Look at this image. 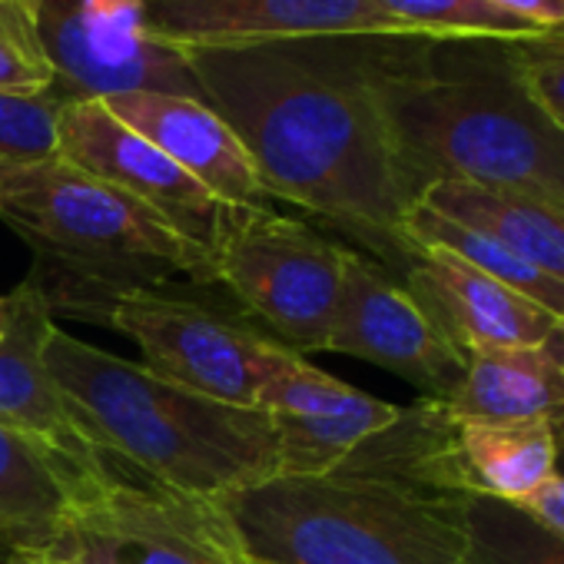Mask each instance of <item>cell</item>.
<instances>
[{
    "instance_id": "277c9868",
    "label": "cell",
    "mask_w": 564,
    "mask_h": 564,
    "mask_svg": "<svg viewBox=\"0 0 564 564\" xmlns=\"http://www.w3.org/2000/svg\"><path fill=\"white\" fill-rule=\"evenodd\" d=\"M259 564H462L465 495L359 475H275L219 498Z\"/></svg>"
},
{
    "instance_id": "9c48e42d",
    "label": "cell",
    "mask_w": 564,
    "mask_h": 564,
    "mask_svg": "<svg viewBox=\"0 0 564 564\" xmlns=\"http://www.w3.org/2000/svg\"><path fill=\"white\" fill-rule=\"evenodd\" d=\"M37 44L64 104L120 94L203 100L186 54L150 37L143 0H44Z\"/></svg>"
},
{
    "instance_id": "44dd1931",
    "label": "cell",
    "mask_w": 564,
    "mask_h": 564,
    "mask_svg": "<svg viewBox=\"0 0 564 564\" xmlns=\"http://www.w3.org/2000/svg\"><path fill=\"white\" fill-rule=\"evenodd\" d=\"M399 419V405L369 395L359 409L326 419H272L279 475H329L369 435Z\"/></svg>"
},
{
    "instance_id": "ba28073f",
    "label": "cell",
    "mask_w": 564,
    "mask_h": 564,
    "mask_svg": "<svg viewBox=\"0 0 564 564\" xmlns=\"http://www.w3.org/2000/svg\"><path fill=\"white\" fill-rule=\"evenodd\" d=\"M107 458L77 505L70 538L100 564H259L219 498L189 495Z\"/></svg>"
},
{
    "instance_id": "d4e9b609",
    "label": "cell",
    "mask_w": 564,
    "mask_h": 564,
    "mask_svg": "<svg viewBox=\"0 0 564 564\" xmlns=\"http://www.w3.org/2000/svg\"><path fill=\"white\" fill-rule=\"evenodd\" d=\"M64 100L54 90L0 94V160L34 163L57 156Z\"/></svg>"
},
{
    "instance_id": "8992f818",
    "label": "cell",
    "mask_w": 564,
    "mask_h": 564,
    "mask_svg": "<svg viewBox=\"0 0 564 564\" xmlns=\"http://www.w3.org/2000/svg\"><path fill=\"white\" fill-rule=\"evenodd\" d=\"M349 246L272 206H226L209 239L213 282L293 352H326Z\"/></svg>"
},
{
    "instance_id": "603a6c76",
    "label": "cell",
    "mask_w": 564,
    "mask_h": 564,
    "mask_svg": "<svg viewBox=\"0 0 564 564\" xmlns=\"http://www.w3.org/2000/svg\"><path fill=\"white\" fill-rule=\"evenodd\" d=\"M372 4L399 24L409 37H432V41H531L541 31L508 11L491 8L488 0H372Z\"/></svg>"
},
{
    "instance_id": "7c38bea8",
    "label": "cell",
    "mask_w": 564,
    "mask_h": 564,
    "mask_svg": "<svg viewBox=\"0 0 564 564\" xmlns=\"http://www.w3.org/2000/svg\"><path fill=\"white\" fill-rule=\"evenodd\" d=\"M57 156L130 193L209 252V239L226 206L163 150L120 123L100 100L64 104Z\"/></svg>"
},
{
    "instance_id": "cb8c5ba5",
    "label": "cell",
    "mask_w": 564,
    "mask_h": 564,
    "mask_svg": "<svg viewBox=\"0 0 564 564\" xmlns=\"http://www.w3.org/2000/svg\"><path fill=\"white\" fill-rule=\"evenodd\" d=\"M369 392L316 369L286 346H275L272 369L259 395V409L272 419H326L359 409Z\"/></svg>"
},
{
    "instance_id": "3957f363",
    "label": "cell",
    "mask_w": 564,
    "mask_h": 564,
    "mask_svg": "<svg viewBox=\"0 0 564 564\" xmlns=\"http://www.w3.org/2000/svg\"><path fill=\"white\" fill-rule=\"evenodd\" d=\"M44 362L87 442L170 488L226 498L279 475L272 415L186 392L61 326Z\"/></svg>"
},
{
    "instance_id": "836d02e7",
    "label": "cell",
    "mask_w": 564,
    "mask_h": 564,
    "mask_svg": "<svg viewBox=\"0 0 564 564\" xmlns=\"http://www.w3.org/2000/svg\"><path fill=\"white\" fill-rule=\"evenodd\" d=\"M554 435H557V475H564V415L554 422Z\"/></svg>"
},
{
    "instance_id": "484cf974",
    "label": "cell",
    "mask_w": 564,
    "mask_h": 564,
    "mask_svg": "<svg viewBox=\"0 0 564 564\" xmlns=\"http://www.w3.org/2000/svg\"><path fill=\"white\" fill-rule=\"evenodd\" d=\"M505 54L528 100L551 120L557 133H564V31L511 41L505 44Z\"/></svg>"
},
{
    "instance_id": "ffe728a7",
    "label": "cell",
    "mask_w": 564,
    "mask_h": 564,
    "mask_svg": "<svg viewBox=\"0 0 564 564\" xmlns=\"http://www.w3.org/2000/svg\"><path fill=\"white\" fill-rule=\"evenodd\" d=\"M405 239L419 242V246H442L448 252H455L458 259H465L468 265L488 272L491 279L505 282L508 290L528 296L531 303L551 310L557 319H564V282H557L554 275L528 265L524 259H518L511 249H505L501 242H495L485 232H475L422 203H412V209L405 213Z\"/></svg>"
},
{
    "instance_id": "1f68e13d",
    "label": "cell",
    "mask_w": 564,
    "mask_h": 564,
    "mask_svg": "<svg viewBox=\"0 0 564 564\" xmlns=\"http://www.w3.org/2000/svg\"><path fill=\"white\" fill-rule=\"evenodd\" d=\"M8 564H70L67 557H57L51 551H41V547H18Z\"/></svg>"
},
{
    "instance_id": "52a82bcc",
    "label": "cell",
    "mask_w": 564,
    "mask_h": 564,
    "mask_svg": "<svg viewBox=\"0 0 564 564\" xmlns=\"http://www.w3.org/2000/svg\"><path fill=\"white\" fill-rule=\"evenodd\" d=\"M90 316L133 339L153 376L226 405L259 409L275 339L206 303L166 296L160 286L113 290L94 303Z\"/></svg>"
},
{
    "instance_id": "d6986e66",
    "label": "cell",
    "mask_w": 564,
    "mask_h": 564,
    "mask_svg": "<svg viewBox=\"0 0 564 564\" xmlns=\"http://www.w3.org/2000/svg\"><path fill=\"white\" fill-rule=\"evenodd\" d=\"M557 419L458 422L455 458L468 495H488L514 505L538 495L557 475Z\"/></svg>"
},
{
    "instance_id": "e0dca14e",
    "label": "cell",
    "mask_w": 564,
    "mask_h": 564,
    "mask_svg": "<svg viewBox=\"0 0 564 564\" xmlns=\"http://www.w3.org/2000/svg\"><path fill=\"white\" fill-rule=\"evenodd\" d=\"M442 405L455 422L557 419L564 415V369L541 346L475 349Z\"/></svg>"
},
{
    "instance_id": "8fae6325",
    "label": "cell",
    "mask_w": 564,
    "mask_h": 564,
    "mask_svg": "<svg viewBox=\"0 0 564 564\" xmlns=\"http://www.w3.org/2000/svg\"><path fill=\"white\" fill-rule=\"evenodd\" d=\"M143 14L150 37L183 54L329 37H409L372 0H143Z\"/></svg>"
},
{
    "instance_id": "e575fe53",
    "label": "cell",
    "mask_w": 564,
    "mask_h": 564,
    "mask_svg": "<svg viewBox=\"0 0 564 564\" xmlns=\"http://www.w3.org/2000/svg\"><path fill=\"white\" fill-rule=\"evenodd\" d=\"M18 547H21V544H18L14 538H8L4 531H0V564H8V557H11Z\"/></svg>"
},
{
    "instance_id": "d590c367",
    "label": "cell",
    "mask_w": 564,
    "mask_h": 564,
    "mask_svg": "<svg viewBox=\"0 0 564 564\" xmlns=\"http://www.w3.org/2000/svg\"><path fill=\"white\" fill-rule=\"evenodd\" d=\"M8 319H11V303H8V296H0V336L8 329Z\"/></svg>"
},
{
    "instance_id": "2e32d148",
    "label": "cell",
    "mask_w": 564,
    "mask_h": 564,
    "mask_svg": "<svg viewBox=\"0 0 564 564\" xmlns=\"http://www.w3.org/2000/svg\"><path fill=\"white\" fill-rule=\"evenodd\" d=\"M104 471L107 458L90 468L34 435L0 425V531L21 547H51Z\"/></svg>"
},
{
    "instance_id": "4fadbf2b",
    "label": "cell",
    "mask_w": 564,
    "mask_h": 564,
    "mask_svg": "<svg viewBox=\"0 0 564 564\" xmlns=\"http://www.w3.org/2000/svg\"><path fill=\"white\" fill-rule=\"evenodd\" d=\"M412 262L402 272V286L442 329L458 352L498 346H541L557 316L505 282L468 265L442 246L412 242Z\"/></svg>"
},
{
    "instance_id": "7402d4cb",
    "label": "cell",
    "mask_w": 564,
    "mask_h": 564,
    "mask_svg": "<svg viewBox=\"0 0 564 564\" xmlns=\"http://www.w3.org/2000/svg\"><path fill=\"white\" fill-rule=\"evenodd\" d=\"M462 564H564V534L538 521L524 505L465 495Z\"/></svg>"
},
{
    "instance_id": "5bb4252c",
    "label": "cell",
    "mask_w": 564,
    "mask_h": 564,
    "mask_svg": "<svg viewBox=\"0 0 564 564\" xmlns=\"http://www.w3.org/2000/svg\"><path fill=\"white\" fill-rule=\"evenodd\" d=\"M120 123L163 150L223 206L265 209L269 193L229 123L196 97L120 94L100 100Z\"/></svg>"
},
{
    "instance_id": "83f0119b",
    "label": "cell",
    "mask_w": 564,
    "mask_h": 564,
    "mask_svg": "<svg viewBox=\"0 0 564 564\" xmlns=\"http://www.w3.org/2000/svg\"><path fill=\"white\" fill-rule=\"evenodd\" d=\"M488 4L541 31H564V0H488Z\"/></svg>"
},
{
    "instance_id": "f1b7e54d",
    "label": "cell",
    "mask_w": 564,
    "mask_h": 564,
    "mask_svg": "<svg viewBox=\"0 0 564 564\" xmlns=\"http://www.w3.org/2000/svg\"><path fill=\"white\" fill-rule=\"evenodd\" d=\"M44 0H0V31L14 34L18 41L41 47L37 44V14Z\"/></svg>"
},
{
    "instance_id": "4dcf8cb0",
    "label": "cell",
    "mask_w": 564,
    "mask_h": 564,
    "mask_svg": "<svg viewBox=\"0 0 564 564\" xmlns=\"http://www.w3.org/2000/svg\"><path fill=\"white\" fill-rule=\"evenodd\" d=\"M44 551H51V554H57V557H67L70 564H100L90 551H84L80 544H74L70 538H57L51 547H44Z\"/></svg>"
},
{
    "instance_id": "6da1fadb",
    "label": "cell",
    "mask_w": 564,
    "mask_h": 564,
    "mask_svg": "<svg viewBox=\"0 0 564 564\" xmlns=\"http://www.w3.org/2000/svg\"><path fill=\"white\" fill-rule=\"evenodd\" d=\"M376 37L189 51L203 100L246 147L269 199H286L405 272V180L372 77Z\"/></svg>"
},
{
    "instance_id": "9a60e30c",
    "label": "cell",
    "mask_w": 564,
    "mask_h": 564,
    "mask_svg": "<svg viewBox=\"0 0 564 564\" xmlns=\"http://www.w3.org/2000/svg\"><path fill=\"white\" fill-rule=\"evenodd\" d=\"M8 303L11 319L0 336V425L34 435L80 465H104V452L87 442L44 362V346L57 323L41 275H28L8 293Z\"/></svg>"
},
{
    "instance_id": "7a4b0ae2",
    "label": "cell",
    "mask_w": 564,
    "mask_h": 564,
    "mask_svg": "<svg viewBox=\"0 0 564 564\" xmlns=\"http://www.w3.org/2000/svg\"><path fill=\"white\" fill-rule=\"evenodd\" d=\"M376 37L372 77L422 196L438 180L531 196L564 209V133L528 100L505 44Z\"/></svg>"
},
{
    "instance_id": "f546056e",
    "label": "cell",
    "mask_w": 564,
    "mask_h": 564,
    "mask_svg": "<svg viewBox=\"0 0 564 564\" xmlns=\"http://www.w3.org/2000/svg\"><path fill=\"white\" fill-rule=\"evenodd\" d=\"M524 508L538 521H544L547 528H554L557 534H564V475H554L538 495H531L524 501Z\"/></svg>"
},
{
    "instance_id": "5b68a950",
    "label": "cell",
    "mask_w": 564,
    "mask_h": 564,
    "mask_svg": "<svg viewBox=\"0 0 564 564\" xmlns=\"http://www.w3.org/2000/svg\"><path fill=\"white\" fill-rule=\"evenodd\" d=\"M0 223L74 275L64 303H80L77 313H90L113 290L163 286L170 275L213 282L203 246L64 156L0 160Z\"/></svg>"
},
{
    "instance_id": "d6a6232c",
    "label": "cell",
    "mask_w": 564,
    "mask_h": 564,
    "mask_svg": "<svg viewBox=\"0 0 564 564\" xmlns=\"http://www.w3.org/2000/svg\"><path fill=\"white\" fill-rule=\"evenodd\" d=\"M541 349L564 369V319H557V326L551 329V336L541 343Z\"/></svg>"
},
{
    "instance_id": "4316f807",
    "label": "cell",
    "mask_w": 564,
    "mask_h": 564,
    "mask_svg": "<svg viewBox=\"0 0 564 564\" xmlns=\"http://www.w3.org/2000/svg\"><path fill=\"white\" fill-rule=\"evenodd\" d=\"M54 87V70L41 47L0 31V94H41Z\"/></svg>"
},
{
    "instance_id": "30bf717a",
    "label": "cell",
    "mask_w": 564,
    "mask_h": 564,
    "mask_svg": "<svg viewBox=\"0 0 564 564\" xmlns=\"http://www.w3.org/2000/svg\"><path fill=\"white\" fill-rule=\"evenodd\" d=\"M326 352L389 369L435 402H445L465 376V352L442 336L386 265L352 246Z\"/></svg>"
},
{
    "instance_id": "ac0fdd59",
    "label": "cell",
    "mask_w": 564,
    "mask_h": 564,
    "mask_svg": "<svg viewBox=\"0 0 564 564\" xmlns=\"http://www.w3.org/2000/svg\"><path fill=\"white\" fill-rule=\"evenodd\" d=\"M475 232L491 236L505 249H511L528 265L564 282V209L514 196L501 189H485L462 180H438L422 189L415 199Z\"/></svg>"
}]
</instances>
